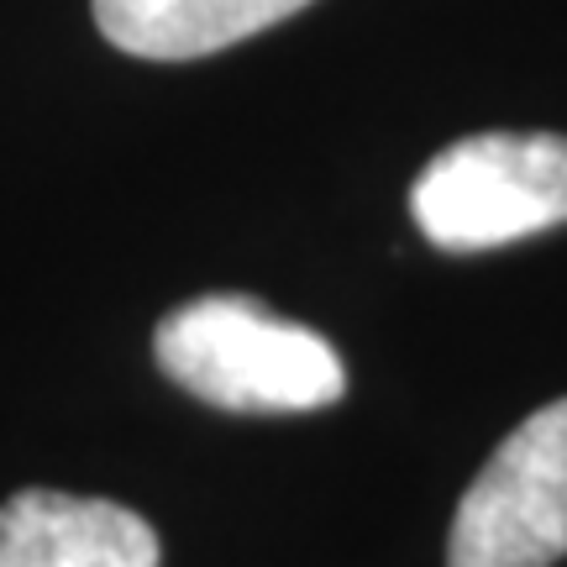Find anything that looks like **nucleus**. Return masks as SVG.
Segmentation results:
<instances>
[{"instance_id": "obj_4", "label": "nucleus", "mask_w": 567, "mask_h": 567, "mask_svg": "<svg viewBox=\"0 0 567 567\" xmlns=\"http://www.w3.org/2000/svg\"><path fill=\"white\" fill-rule=\"evenodd\" d=\"M0 567H158V536L116 499L21 488L0 505Z\"/></svg>"}, {"instance_id": "obj_1", "label": "nucleus", "mask_w": 567, "mask_h": 567, "mask_svg": "<svg viewBox=\"0 0 567 567\" xmlns=\"http://www.w3.org/2000/svg\"><path fill=\"white\" fill-rule=\"evenodd\" d=\"M153 358L195 400L237 415L326 410L347 394L337 347L252 295H200L168 310L153 331Z\"/></svg>"}, {"instance_id": "obj_5", "label": "nucleus", "mask_w": 567, "mask_h": 567, "mask_svg": "<svg viewBox=\"0 0 567 567\" xmlns=\"http://www.w3.org/2000/svg\"><path fill=\"white\" fill-rule=\"evenodd\" d=\"M310 0H95V27L132 59H205L295 17Z\"/></svg>"}, {"instance_id": "obj_3", "label": "nucleus", "mask_w": 567, "mask_h": 567, "mask_svg": "<svg viewBox=\"0 0 567 567\" xmlns=\"http://www.w3.org/2000/svg\"><path fill=\"white\" fill-rule=\"evenodd\" d=\"M557 557H567V394L499 442L446 536V567H551Z\"/></svg>"}, {"instance_id": "obj_2", "label": "nucleus", "mask_w": 567, "mask_h": 567, "mask_svg": "<svg viewBox=\"0 0 567 567\" xmlns=\"http://www.w3.org/2000/svg\"><path fill=\"white\" fill-rule=\"evenodd\" d=\"M410 216L442 252H488L567 221V137L478 132L410 184Z\"/></svg>"}]
</instances>
